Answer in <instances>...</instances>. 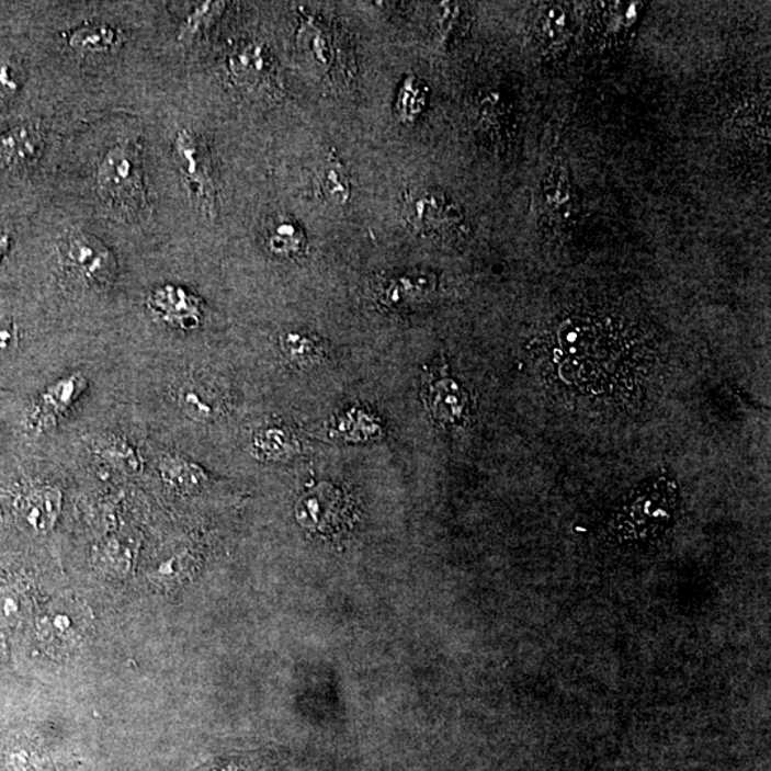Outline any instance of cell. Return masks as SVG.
Masks as SVG:
<instances>
[{"mask_svg": "<svg viewBox=\"0 0 771 771\" xmlns=\"http://www.w3.org/2000/svg\"><path fill=\"white\" fill-rule=\"evenodd\" d=\"M404 213L418 234L438 242L456 243L469 235V225L462 207L439 189H410L405 196Z\"/></svg>", "mask_w": 771, "mask_h": 771, "instance_id": "cell-1", "label": "cell"}, {"mask_svg": "<svg viewBox=\"0 0 771 771\" xmlns=\"http://www.w3.org/2000/svg\"><path fill=\"white\" fill-rule=\"evenodd\" d=\"M94 183L107 205L135 209L144 205V178L139 155L129 141H117L99 159Z\"/></svg>", "mask_w": 771, "mask_h": 771, "instance_id": "cell-2", "label": "cell"}, {"mask_svg": "<svg viewBox=\"0 0 771 771\" xmlns=\"http://www.w3.org/2000/svg\"><path fill=\"white\" fill-rule=\"evenodd\" d=\"M172 146L174 160L193 205L207 219H216L219 213V192L205 141L189 127H182L174 134Z\"/></svg>", "mask_w": 771, "mask_h": 771, "instance_id": "cell-3", "label": "cell"}, {"mask_svg": "<svg viewBox=\"0 0 771 771\" xmlns=\"http://www.w3.org/2000/svg\"><path fill=\"white\" fill-rule=\"evenodd\" d=\"M88 627L87 609L69 600L49 605L37 619V635L54 651L73 650L87 637Z\"/></svg>", "mask_w": 771, "mask_h": 771, "instance_id": "cell-4", "label": "cell"}, {"mask_svg": "<svg viewBox=\"0 0 771 771\" xmlns=\"http://www.w3.org/2000/svg\"><path fill=\"white\" fill-rule=\"evenodd\" d=\"M65 258L72 271L87 282L107 286L115 279L116 262L111 250L89 234H72L65 242Z\"/></svg>", "mask_w": 771, "mask_h": 771, "instance_id": "cell-5", "label": "cell"}, {"mask_svg": "<svg viewBox=\"0 0 771 771\" xmlns=\"http://www.w3.org/2000/svg\"><path fill=\"white\" fill-rule=\"evenodd\" d=\"M87 387V381L79 373L61 377L37 397L26 419L27 432L41 434L54 428L58 420L72 408Z\"/></svg>", "mask_w": 771, "mask_h": 771, "instance_id": "cell-6", "label": "cell"}, {"mask_svg": "<svg viewBox=\"0 0 771 771\" xmlns=\"http://www.w3.org/2000/svg\"><path fill=\"white\" fill-rule=\"evenodd\" d=\"M149 307L170 328L193 330L202 324L201 302L182 286L155 288L149 296Z\"/></svg>", "mask_w": 771, "mask_h": 771, "instance_id": "cell-7", "label": "cell"}, {"mask_svg": "<svg viewBox=\"0 0 771 771\" xmlns=\"http://www.w3.org/2000/svg\"><path fill=\"white\" fill-rule=\"evenodd\" d=\"M348 515L343 496L332 486H320L305 496L297 504V519L303 526L319 530L320 533L342 530Z\"/></svg>", "mask_w": 771, "mask_h": 771, "instance_id": "cell-8", "label": "cell"}, {"mask_svg": "<svg viewBox=\"0 0 771 771\" xmlns=\"http://www.w3.org/2000/svg\"><path fill=\"white\" fill-rule=\"evenodd\" d=\"M227 73L231 82L246 91H258L263 84L271 83L273 61L267 47L248 44L231 52L227 59Z\"/></svg>", "mask_w": 771, "mask_h": 771, "instance_id": "cell-9", "label": "cell"}, {"mask_svg": "<svg viewBox=\"0 0 771 771\" xmlns=\"http://www.w3.org/2000/svg\"><path fill=\"white\" fill-rule=\"evenodd\" d=\"M45 148V132L37 123H23L0 134V169L26 167Z\"/></svg>", "mask_w": 771, "mask_h": 771, "instance_id": "cell-10", "label": "cell"}, {"mask_svg": "<svg viewBox=\"0 0 771 771\" xmlns=\"http://www.w3.org/2000/svg\"><path fill=\"white\" fill-rule=\"evenodd\" d=\"M61 510V494L52 486L35 487L18 501V515L33 533L54 529Z\"/></svg>", "mask_w": 771, "mask_h": 771, "instance_id": "cell-11", "label": "cell"}, {"mask_svg": "<svg viewBox=\"0 0 771 771\" xmlns=\"http://www.w3.org/2000/svg\"><path fill=\"white\" fill-rule=\"evenodd\" d=\"M66 46L79 55H106L121 49L126 36L120 27L109 23L93 22L66 32Z\"/></svg>", "mask_w": 771, "mask_h": 771, "instance_id": "cell-12", "label": "cell"}, {"mask_svg": "<svg viewBox=\"0 0 771 771\" xmlns=\"http://www.w3.org/2000/svg\"><path fill=\"white\" fill-rule=\"evenodd\" d=\"M264 243L273 257L295 259L306 252L307 238L299 224L287 216H276L264 229Z\"/></svg>", "mask_w": 771, "mask_h": 771, "instance_id": "cell-13", "label": "cell"}, {"mask_svg": "<svg viewBox=\"0 0 771 771\" xmlns=\"http://www.w3.org/2000/svg\"><path fill=\"white\" fill-rule=\"evenodd\" d=\"M179 408L199 422L216 419L222 413V401L211 389L197 381L183 382L177 390Z\"/></svg>", "mask_w": 771, "mask_h": 771, "instance_id": "cell-14", "label": "cell"}, {"mask_svg": "<svg viewBox=\"0 0 771 771\" xmlns=\"http://www.w3.org/2000/svg\"><path fill=\"white\" fill-rule=\"evenodd\" d=\"M571 32L570 13L563 4H546L538 13L536 37L548 50L562 49L569 41Z\"/></svg>", "mask_w": 771, "mask_h": 771, "instance_id": "cell-15", "label": "cell"}, {"mask_svg": "<svg viewBox=\"0 0 771 771\" xmlns=\"http://www.w3.org/2000/svg\"><path fill=\"white\" fill-rule=\"evenodd\" d=\"M162 479L179 491H192L202 487L207 477L201 466L178 454H168L159 462Z\"/></svg>", "mask_w": 771, "mask_h": 771, "instance_id": "cell-16", "label": "cell"}, {"mask_svg": "<svg viewBox=\"0 0 771 771\" xmlns=\"http://www.w3.org/2000/svg\"><path fill=\"white\" fill-rule=\"evenodd\" d=\"M571 189L574 188H571L569 169L563 163L552 165L543 181V195L548 211L555 215L569 211L571 197H574Z\"/></svg>", "mask_w": 771, "mask_h": 771, "instance_id": "cell-17", "label": "cell"}, {"mask_svg": "<svg viewBox=\"0 0 771 771\" xmlns=\"http://www.w3.org/2000/svg\"><path fill=\"white\" fill-rule=\"evenodd\" d=\"M318 183L321 193L330 202L343 205L350 197V181L347 169L335 155H328L320 163Z\"/></svg>", "mask_w": 771, "mask_h": 771, "instance_id": "cell-18", "label": "cell"}, {"mask_svg": "<svg viewBox=\"0 0 771 771\" xmlns=\"http://www.w3.org/2000/svg\"><path fill=\"white\" fill-rule=\"evenodd\" d=\"M224 7L225 3L206 2L193 8L179 27V41H192L193 37L201 35L220 15Z\"/></svg>", "mask_w": 771, "mask_h": 771, "instance_id": "cell-19", "label": "cell"}, {"mask_svg": "<svg viewBox=\"0 0 771 771\" xmlns=\"http://www.w3.org/2000/svg\"><path fill=\"white\" fill-rule=\"evenodd\" d=\"M99 454L112 465L123 467V469L136 472L141 467L139 454L131 446L125 439L112 438L103 443L99 449Z\"/></svg>", "mask_w": 771, "mask_h": 771, "instance_id": "cell-20", "label": "cell"}, {"mask_svg": "<svg viewBox=\"0 0 771 771\" xmlns=\"http://www.w3.org/2000/svg\"><path fill=\"white\" fill-rule=\"evenodd\" d=\"M26 609V600L18 590L0 589V627L15 626L25 617Z\"/></svg>", "mask_w": 771, "mask_h": 771, "instance_id": "cell-21", "label": "cell"}, {"mask_svg": "<svg viewBox=\"0 0 771 771\" xmlns=\"http://www.w3.org/2000/svg\"><path fill=\"white\" fill-rule=\"evenodd\" d=\"M424 102L426 94L423 89L419 88V84H415L413 80L410 79L406 82L400 92L399 113L401 116L406 117V120H411V117L422 112Z\"/></svg>", "mask_w": 771, "mask_h": 771, "instance_id": "cell-22", "label": "cell"}, {"mask_svg": "<svg viewBox=\"0 0 771 771\" xmlns=\"http://www.w3.org/2000/svg\"><path fill=\"white\" fill-rule=\"evenodd\" d=\"M22 82L9 61H0V109L9 105L21 92Z\"/></svg>", "mask_w": 771, "mask_h": 771, "instance_id": "cell-23", "label": "cell"}, {"mask_svg": "<svg viewBox=\"0 0 771 771\" xmlns=\"http://www.w3.org/2000/svg\"><path fill=\"white\" fill-rule=\"evenodd\" d=\"M21 343V329L12 320H0V354L18 349Z\"/></svg>", "mask_w": 771, "mask_h": 771, "instance_id": "cell-24", "label": "cell"}, {"mask_svg": "<svg viewBox=\"0 0 771 771\" xmlns=\"http://www.w3.org/2000/svg\"><path fill=\"white\" fill-rule=\"evenodd\" d=\"M13 248V238L8 230L0 229V263L11 254Z\"/></svg>", "mask_w": 771, "mask_h": 771, "instance_id": "cell-25", "label": "cell"}]
</instances>
